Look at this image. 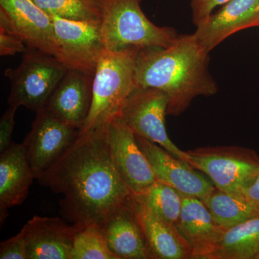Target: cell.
<instances>
[{
	"label": "cell",
	"instance_id": "cell-11",
	"mask_svg": "<svg viewBox=\"0 0 259 259\" xmlns=\"http://www.w3.org/2000/svg\"><path fill=\"white\" fill-rule=\"evenodd\" d=\"M79 129L56 117L44 107L36 112L23 144L36 180L74 143Z\"/></svg>",
	"mask_w": 259,
	"mask_h": 259
},
{
	"label": "cell",
	"instance_id": "cell-23",
	"mask_svg": "<svg viewBox=\"0 0 259 259\" xmlns=\"http://www.w3.org/2000/svg\"><path fill=\"white\" fill-rule=\"evenodd\" d=\"M50 16L76 21L100 22L101 5L92 0H32Z\"/></svg>",
	"mask_w": 259,
	"mask_h": 259
},
{
	"label": "cell",
	"instance_id": "cell-2",
	"mask_svg": "<svg viewBox=\"0 0 259 259\" xmlns=\"http://www.w3.org/2000/svg\"><path fill=\"white\" fill-rule=\"evenodd\" d=\"M208 54L194 34L179 35L166 48H142L136 58V87L164 92L169 98L167 115H180L195 97L218 92L208 71Z\"/></svg>",
	"mask_w": 259,
	"mask_h": 259
},
{
	"label": "cell",
	"instance_id": "cell-12",
	"mask_svg": "<svg viewBox=\"0 0 259 259\" xmlns=\"http://www.w3.org/2000/svg\"><path fill=\"white\" fill-rule=\"evenodd\" d=\"M158 181L171 186L180 193L204 200L215 189L212 182L188 162L174 156L159 145L136 136Z\"/></svg>",
	"mask_w": 259,
	"mask_h": 259
},
{
	"label": "cell",
	"instance_id": "cell-20",
	"mask_svg": "<svg viewBox=\"0 0 259 259\" xmlns=\"http://www.w3.org/2000/svg\"><path fill=\"white\" fill-rule=\"evenodd\" d=\"M259 254V216L227 228L204 259H256Z\"/></svg>",
	"mask_w": 259,
	"mask_h": 259
},
{
	"label": "cell",
	"instance_id": "cell-28",
	"mask_svg": "<svg viewBox=\"0 0 259 259\" xmlns=\"http://www.w3.org/2000/svg\"><path fill=\"white\" fill-rule=\"evenodd\" d=\"M25 44L18 37L3 28H0V55L13 56L26 51Z\"/></svg>",
	"mask_w": 259,
	"mask_h": 259
},
{
	"label": "cell",
	"instance_id": "cell-29",
	"mask_svg": "<svg viewBox=\"0 0 259 259\" xmlns=\"http://www.w3.org/2000/svg\"><path fill=\"white\" fill-rule=\"evenodd\" d=\"M242 197L259 210V175L243 190Z\"/></svg>",
	"mask_w": 259,
	"mask_h": 259
},
{
	"label": "cell",
	"instance_id": "cell-27",
	"mask_svg": "<svg viewBox=\"0 0 259 259\" xmlns=\"http://www.w3.org/2000/svg\"><path fill=\"white\" fill-rule=\"evenodd\" d=\"M18 107L10 106L0 120V153L13 144L12 134L15 126V117Z\"/></svg>",
	"mask_w": 259,
	"mask_h": 259
},
{
	"label": "cell",
	"instance_id": "cell-3",
	"mask_svg": "<svg viewBox=\"0 0 259 259\" xmlns=\"http://www.w3.org/2000/svg\"><path fill=\"white\" fill-rule=\"evenodd\" d=\"M141 48L104 51L94 76L93 100L80 134L103 128L119 118L135 83L136 61Z\"/></svg>",
	"mask_w": 259,
	"mask_h": 259
},
{
	"label": "cell",
	"instance_id": "cell-16",
	"mask_svg": "<svg viewBox=\"0 0 259 259\" xmlns=\"http://www.w3.org/2000/svg\"><path fill=\"white\" fill-rule=\"evenodd\" d=\"M93 79L91 75L68 69L46 107L61 120L81 130L91 107Z\"/></svg>",
	"mask_w": 259,
	"mask_h": 259
},
{
	"label": "cell",
	"instance_id": "cell-17",
	"mask_svg": "<svg viewBox=\"0 0 259 259\" xmlns=\"http://www.w3.org/2000/svg\"><path fill=\"white\" fill-rule=\"evenodd\" d=\"M35 173L25 146L13 143L0 153V221L4 223L8 209L23 204L28 197Z\"/></svg>",
	"mask_w": 259,
	"mask_h": 259
},
{
	"label": "cell",
	"instance_id": "cell-26",
	"mask_svg": "<svg viewBox=\"0 0 259 259\" xmlns=\"http://www.w3.org/2000/svg\"><path fill=\"white\" fill-rule=\"evenodd\" d=\"M230 0H192V19L196 26L205 21L218 6L224 5Z\"/></svg>",
	"mask_w": 259,
	"mask_h": 259
},
{
	"label": "cell",
	"instance_id": "cell-14",
	"mask_svg": "<svg viewBox=\"0 0 259 259\" xmlns=\"http://www.w3.org/2000/svg\"><path fill=\"white\" fill-rule=\"evenodd\" d=\"M81 228L60 218L34 216L23 227L28 259H71L75 236Z\"/></svg>",
	"mask_w": 259,
	"mask_h": 259
},
{
	"label": "cell",
	"instance_id": "cell-5",
	"mask_svg": "<svg viewBox=\"0 0 259 259\" xmlns=\"http://www.w3.org/2000/svg\"><path fill=\"white\" fill-rule=\"evenodd\" d=\"M187 162L208 177L218 190L242 197L259 175V155L240 146H209L186 151Z\"/></svg>",
	"mask_w": 259,
	"mask_h": 259
},
{
	"label": "cell",
	"instance_id": "cell-7",
	"mask_svg": "<svg viewBox=\"0 0 259 259\" xmlns=\"http://www.w3.org/2000/svg\"><path fill=\"white\" fill-rule=\"evenodd\" d=\"M168 102V95L161 90L136 88L127 99L119 119L136 136L159 145L174 156L187 161V152L177 147L166 132Z\"/></svg>",
	"mask_w": 259,
	"mask_h": 259
},
{
	"label": "cell",
	"instance_id": "cell-8",
	"mask_svg": "<svg viewBox=\"0 0 259 259\" xmlns=\"http://www.w3.org/2000/svg\"><path fill=\"white\" fill-rule=\"evenodd\" d=\"M58 52L56 58L68 69L95 76L105 51L101 21H76L51 15Z\"/></svg>",
	"mask_w": 259,
	"mask_h": 259
},
{
	"label": "cell",
	"instance_id": "cell-25",
	"mask_svg": "<svg viewBox=\"0 0 259 259\" xmlns=\"http://www.w3.org/2000/svg\"><path fill=\"white\" fill-rule=\"evenodd\" d=\"M0 259H28L24 228L16 236L0 244Z\"/></svg>",
	"mask_w": 259,
	"mask_h": 259
},
{
	"label": "cell",
	"instance_id": "cell-19",
	"mask_svg": "<svg viewBox=\"0 0 259 259\" xmlns=\"http://www.w3.org/2000/svg\"><path fill=\"white\" fill-rule=\"evenodd\" d=\"M182 194V207L177 223L192 248V258L204 259L224 231L212 217L204 201Z\"/></svg>",
	"mask_w": 259,
	"mask_h": 259
},
{
	"label": "cell",
	"instance_id": "cell-30",
	"mask_svg": "<svg viewBox=\"0 0 259 259\" xmlns=\"http://www.w3.org/2000/svg\"><path fill=\"white\" fill-rule=\"evenodd\" d=\"M92 1L95 2V3H98V4L101 5L103 0H92Z\"/></svg>",
	"mask_w": 259,
	"mask_h": 259
},
{
	"label": "cell",
	"instance_id": "cell-6",
	"mask_svg": "<svg viewBox=\"0 0 259 259\" xmlns=\"http://www.w3.org/2000/svg\"><path fill=\"white\" fill-rule=\"evenodd\" d=\"M67 71L54 56L27 49L18 67L5 70L11 82L10 106H24L35 112L41 110Z\"/></svg>",
	"mask_w": 259,
	"mask_h": 259
},
{
	"label": "cell",
	"instance_id": "cell-22",
	"mask_svg": "<svg viewBox=\"0 0 259 259\" xmlns=\"http://www.w3.org/2000/svg\"><path fill=\"white\" fill-rule=\"evenodd\" d=\"M166 222L177 225L182 207V194L171 186L157 181L143 193L132 195Z\"/></svg>",
	"mask_w": 259,
	"mask_h": 259
},
{
	"label": "cell",
	"instance_id": "cell-15",
	"mask_svg": "<svg viewBox=\"0 0 259 259\" xmlns=\"http://www.w3.org/2000/svg\"><path fill=\"white\" fill-rule=\"evenodd\" d=\"M259 26V0H230L197 26L194 35L208 52L227 37Z\"/></svg>",
	"mask_w": 259,
	"mask_h": 259
},
{
	"label": "cell",
	"instance_id": "cell-4",
	"mask_svg": "<svg viewBox=\"0 0 259 259\" xmlns=\"http://www.w3.org/2000/svg\"><path fill=\"white\" fill-rule=\"evenodd\" d=\"M142 0H103L101 31L106 50L129 47L166 48L179 36L176 30L151 23L141 10Z\"/></svg>",
	"mask_w": 259,
	"mask_h": 259
},
{
	"label": "cell",
	"instance_id": "cell-1",
	"mask_svg": "<svg viewBox=\"0 0 259 259\" xmlns=\"http://www.w3.org/2000/svg\"><path fill=\"white\" fill-rule=\"evenodd\" d=\"M105 127L79 133L37 178L40 185L62 194L61 215L72 224L99 225L132 197L112 162Z\"/></svg>",
	"mask_w": 259,
	"mask_h": 259
},
{
	"label": "cell",
	"instance_id": "cell-18",
	"mask_svg": "<svg viewBox=\"0 0 259 259\" xmlns=\"http://www.w3.org/2000/svg\"><path fill=\"white\" fill-rule=\"evenodd\" d=\"M132 202L153 259L192 258V248L176 225L161 219L132 196Z\"/></svg>",
	"mask_w": 259,
	"mask_h": 259
},
{
	"label": "cell",
	"instance_id": "cell-24",
	"mask_svg": "<svg viewBox=\"0 0 259 259\" xmlns=\"http://www.w3.org/2000/svg\"><path fill=\"white\" fill-rule=\"evenodd\" d=\"M71 259H118L109 248L98 225L81 228L75 236Z\"/></svg>",
	"mask_w": 259,
	"mask_h": 259
},
{
	"label": "cell",
	"instance_id": "cell-31",
	"mask_svg": "<svg viewBox=\"0 0 259 259\" xmlns=\"http://www.w3.org/2000/svg\"><path fill=\"white\" fill-rule=\"evenodd\" d=\"M256 259H259V254L258 255V256H257V258Z\"/></svg>",
	"mask_w": 259,
	"mask_h": 259
},
{
	"label": "cell",
	"instance_id": "cell-10",
	"mask_svg": "<svg viewBox=\"0 0 259 259\" xmlns=\"http://www.w3.org/2000/svg\"><path fill=\"white\" fill-rule=\"evenodd\" d=\"M112 162L132 195L143 193L157 182L136 135L120 119L105 127Z\"/></svg>",
	"mask_w": 259,
	"mask_h": 259
},
{
	"label": "cell",
	"instance_id": "cell-13",
	"mask_svg": "<svg viewBox=\"0 0 259 259\" xmlns=\"http://www.w3.org/2000/svg\"><path fill=\"white\" fill-rule=\"evenodd\" d=\"M98 226L117 258L153 259L133 205L132 197Z\"/></svg>",
	"mask_w": 259,
	"mask_h": 259
},
{
	"label": "cell",
	"instance_id": "cell-21",
	"mask_svg": "<svg viewBox=\"0 0 259 259\" xmlns=\"http://www.w3.org/2000/svg\"><path fill=\"white\" fill-rule=\"evenodd\" d=\"M203 201L214 221L225 229L259 216V210L243 197L216 188Z\"/></svg>",
	"mask_w": 259,
	"mask_h": 259
},
{
	"label": "cell",
	"instance_id": "cell-9",
	"mask_svg": "<svg viewBox=\"0 0 259 259\" xmlns=\"http://www.w3.org/2000/svg\"><path fill=\"white\" fill-rule=\"evenodd\" d=\"M0 28L18 37L27 49L57 55L52 18L32 0H0Z\"/></svg>",
	"mask_w": 259,
	"mask_h": 259
}]
</instances>
